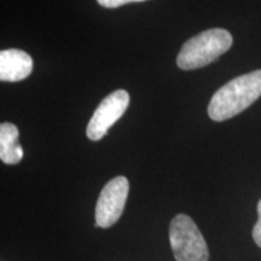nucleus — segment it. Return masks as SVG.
<instances>
[{
	"mask_svg": "<svg viewBox=\"0 0 261 261\" xmlns=\"http://www.w3.org/2000/svg\"><path fill=\"white\" fill-rule=\"evenodd\" d=\"M257 215H259V218H257L255 226L253 228V238L256 246L261 248V200L257 203Z\"/></svg>",
	"mask_w": 261,
	"mask_h": 261,
	"instance_id": "9",
	"label": "nucleus"
},
{
	"mask_svg": "<svg viewBox=\"0 0 261 261\" xmlns=\"http://www.w3.org/2000/svg\"><path fill=\"white\" fill-rule=\"evenodd\" d=\"M33 70V60L27 52L9 48L0 52V80L17 83L27 79Z\"/></svg>",
	"mask_w": 261,
	"mask_h": 261,
	"instance_id": "6",
	"label": "nucleus"
},
{
	"mask_svg": "<svg viewBox=\"0 0 261 261\" xmlns=\"http://www.w3.org/2000/svg\"><path fill=\"white\" fill-rule=\"evenodd\" d=\"M261 97V70L243 74L228 81L212 97L208 115L221 122L238 115Z\"/></svg>",
	"mask_w": 261,
	"mask_h": 261,
	"instance_id": "1",
	"label": "nucleus"
},
{
	"mask_svg": "<svg viewBox=\"0 0 261 261\" xmlns=\"http://www.w3.org/2000/svg\"><path fill=\"white\" fill-rule=\"evenodd\" d=\"M169 243L177 261H208L210 252L201 231L187 214H178L169 225Z\"/></svg>",
	"mask_w": 261,
	"mask_h": 261,
	"instance_id": "3",
	"label": "nucleus"
},
{
	"mask_svg": "<svg viewBox=\"0 0 261 261\" xmlns=\"http://www.w3.org/2000/svg\"><path fill=\"white\" fill-rule=\"evenodd\" d=\"M232 35L226 29L212 28L195 35L182 45L177 65L182 70L203 68L230 50Z\"/></svg>",
	"mask_w": 261,
	"mask_h": 261,
	"instance_id": "2",
	"label": "nucleus"
},
{
	"mask_svg": "<svg viewBox=\"0 0 261 261\" xmlns=\"http://www.w3.org/2000/svg\"><path fill=\"white\" fill-rule=\"evenodd\" d=\"M0 159L6 165H17L23 159V149L18 140V128L14 123L0 125Z\"/></svg>",
	"mask_w": 261,
	"mask_h": 261,
	"instance_id": "7",
	"label": "nucleus"
},
{
	"mask_svg": "<svg viewBox=\"0 0 261 261\" xmlns=\"http://www.w3.org/2000/svg\"><path fill=\"white\" fill-rule=\"evenodd\" d=\"M129 191V182L125 177H116L108 181L100 191L96 204V227L108 228L121 218Z\"/></svg>",
	"mask_w": 261,
	"mask_h": 261,
	"instance_id": "4",
	"label": "nucleus"
},
{
	"mask_svg": "<svg viewBox=\"0 0 261 261\" xmlns=\"http://www.w3.org/2000/svg\"><path fill=\"white\" fill-rule=\"evenodd\" d=\"M98 4L103 8H108V9H115V8H120V6L129 4V3H140V2H145V0H97Z\"/></svg>",
	"mask_w": 261,
	"mask_h": 261,
	"instance_id": "8",
	"label": "nucleus"
},
{
	"mask_svg": "<svg viewBox=\"0 0 261 261\" xmlns=\"http://www.w3.org/2000/svg\"><path fill=\"white\" fill-rule=\"evenodd\" d=\"M129 104V94L125 90L114 91L100 102L86 128L87 138L97 142L123 115Z\"/></svg>",
	"mask_w": 261,
	"mask_h": 261,
	"instance_id": "5",
	"label": "nucleus"
}]
</instances>
